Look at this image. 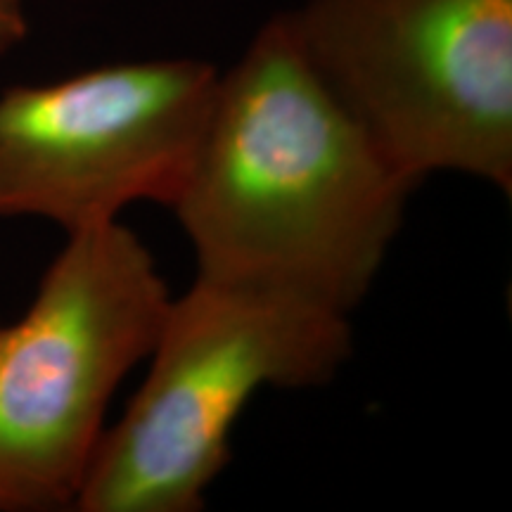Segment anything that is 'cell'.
Listing matches in <instances>:
<instances>
[{
	"label": "cell",
	"mask_w": 512,
	"mask_h": 512,
	"mask_svg": "<svg viewBox=\"0 0 512 512\" xmlns=\"http://www.w3.org/2000/svg\"><path fill=\"white\" fill-rule=\"evenodd\" d=\"M351 354V316L195 275L171 294L145 380L102 434L74 510H204L252 396L323 387Z\"/></svg>",
	"instance_id": "7a4b0ae2"
},
{
	"label": "cell",
	"mask_w": 512,
	"mask_h": 512,
	"mask_svg": "<svg viewBox=\"0 0 512 512\" xmlns=\"http://www.w3.org/2000/svg\"><path fill=\"white\" fill-rule=\"evenodd\" d=\"M415 188L320 81L283 10L221 72L169 209L200 278L351 316L380 275Z\"/></svg>",
	"instance_id": "6da1fadb"
},
{
	"label": "cell",
	"mask_w": 512,
	"mask_h": 512,
	"mask_svg": "<svg viewBox=\"0 0 512 512\" xmlns=\"http://www.w3.org/2000/svg\"><path fill=\"white\" fill-rule=\"evenodd\" d=\"M221 69L197 57L114 62L0 93V219L64 233L171 207L207 126Z\"/></svg>",
	"instance_id": "5b68a950"
},
{
	"label": "cell",
	"mask_w": 512,
	"mask_h": 512,
	"mask_svg": "<svg viewBox=\"0 0 512 512\" xmlns=\"http://www.w3.org/2000/svg\"><path fill=\"white\" fill-rule=\"evenodd\" d=\"M306 60L411 181L512 192V0H304Z\"/></svg>",
	"instance_id": "277c9868"
},
{
	"label": "cell",
	"mask_w": 512,
	"mask_h": 512,
	"mask_svg": "<svg viewBox=\"0 0 512 512\" xmlns=\"http://www.w3.org/2000/svg\"><path fill=\"white\" fill-rule=\"evenodd\" d=\"M29 27L27 0H0V57L27 41Z\"/></svg>",
	"instance_id": "8992f818"
},
{
	"label": "cell",
	"mask_w": 512,
	"mask_h": 512,
	"mask_svg": "<svg viewBox=\"0 0 512 512\" xmlns=\"http://www.w3.org/2000/svg\"><path fill=\"white\" fill-rule=\"evenodd\" d=\"M171 292L121 221L67 233L17 323L0 328V512L74 510L119 384Z\"/></svg>",
	"instance_id": "3957f363"
}]
</instances>
